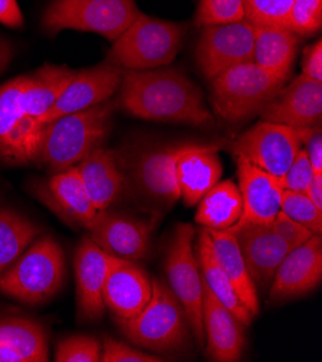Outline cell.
<instances>
[{"mask_svg":"<svg viewBox=\"0 0 322 362\" xmlns=\"http://www.w3.org/2000/svg\"><path fill=\"white\" fill-rule=\"evenodd\" d=\"M119 104L137 119L208 127L214 117L201 88L175 68L125 69Z\"/></svg>","mask_w":322,"mask_h":362,"instance_id":"1","label":"cell"},{"mask_svg":"<svg viewBox=\"0 0 322 362\" xmlns=\"http://www.w3.org/2000/svg\"><path fill=\"white\" fill-rule=\"evenodd\" d=\"M116 103L107 100L87 110L65 115L44 127L41 163L52 173L77 166L109 136Z\"/></svg>","mask_w":322,"mask_h":362,"instance_id":"2","label":"cell"},{"mask_svg":"<svg viewBox=\"0 0 322 362\" xmlns=\"http://www.w3.org/2000/svg\"><path fill=\"white\" fill-rule=\"evenodd\" d=\"M119 325L133 345L156 355L181 352L191 338L183 305L161 279H152V298L143 310Z\"/></svg>","mask_w":322,"mask_h":362,"instance_id":"3","label":"cell"},{"mask_svg":"<svg viewBox=\"0 0 322 362\" xmlns=\"http://www.w3.org/2000/svg\"><path fill=\"white\" fill-rule=\"evenodd\" d=\"M65 277L64 251L51 235L37 237L19 259L0 274V292L25 305L51 300Z\"/></svg>","mask_w":322,"mask_h":362,"instance_id":"4","label":"cell"},{"mask_svg":"<svg viewBox=\"0 0 322 362\" xmlns=\"http://www.w3.org/2000/svg\"><path fill=\"white\" fill-rule=\"evenodd\" d=\"M183 23L140 15L113 41L105 62L122 69L142 71L171 64L183 47Z\"/></svg>","mask_w":322,"mask_h":362,"instance_id":"5","label":"cell"},{"mask_svg":"<svg viewBox=\"0 0 322 362\" xmlns=\"http://www.w3.org/2000/svg\"><path fill=\"white\" fill-rule=\"evenodd\" d=\"M283 86L253 61L240 64L211 80V104L223 120L244 122L259 115Z\"/></svg>","mask_w":322,"mask_h":362,"instance_id":"6","label":"cell"},{"mask_svg":"<svg viewBox=\"0 0 322 362\" xmlns=\"http://www.w3.org/2000/svg\"><path fill=\"white\" fill-rule=\"evenodd\" d=\"M139 15L134 0H52L44 12L42 28L51 36L74 29L116 41Z\"/></svg>","mask_w":322,"mask_h":362,"instance_id":"7","label":"cell"},{"mask_svg":"<svg viewBox=\"0 0 322 362\" xmlns=\"http://www.w3.org/2000/svg\"><path fill=\"white\" fill-rule=\"evenodd\" d=\"M195 235L192 224L181 223L175 227L166 248L165 273L166 284L184 308L194 341L202 349V276L194 250Z\"/></svg>","mask_w":322,"mask_h":362,"instance_id":"8","label":"cell"},{"mask_svg":"<svg viewBox=\"0 0 322 362\" xmlns=\"http://www.w3.org/2000/svg\"><path fill=\"white\" fill-rule=\"evenodd\" d=\"M28 76L0 87V160L13 165H40L44 130L35 126L23 110L22 94Z\"/></svg>","mask_w":322,"mask_h":362,"instance_id":"9","label":"cell"},{"mask_svg":"<svg viewBox=\"0 0 322 362\" xmlns=\"http://www.w3.org/2000/svg\"><path fill=\"white\" fill-rule=\"evenodd\" d=\"M306 130L260 120L233 143L231 155L243 156L265 172L282 177L302 149Z\"/></svg>","mask_w":322,"mask_h":362,"instance_id":"10","label":"cell"},{"mask_svg":"<svg viewBox=\"0 0 322 362\" xmlns=\"http://www.w3.org/2000/svg\"><path fill=\"white\" fill-rule=\"evenodd\" d=\"M253 51L255 26L243 19L202 26L195 58L202 76L211 81L231 66L252 62Z\"/></svg>","mask_w":322,"mask_h":362,"instance_id":"11","label":"cell"},{"mask_svg":"<svg viewBox=\"0 0 322 362\" xmlns=\"http://www.w3.org/2000/svg\"><path fill=\"white\" fill-rule=\"evenodd\" d=\"M322 280V240L314 234L292 248L279 264L269 288V300L282 303L311 293Z\"/></svg>","mask_w":322,"mask_h":362,"instance_id":"12","label":"cell"},{"mask_svg":"<svg viewBox=\"0 0 322 362\" xmlns=\"http://www.w3.org/2000/svg\"><path fill=\"white\" fill-rule=\"evenodd\" d=\"M123 71L105 61L97 66L76 71L57 98L51 112L45 116L42 126L45 127L48 123L65 115L87 110L93 105L110 100L120 87Z\"/></svg>","mask_w":322,"mask_h":362,"instance_id":"13","label":"cell"},{"mask_svg":"<svg viewBox=\"0 0 322 362\" xmlns=\"http://www.w3.org/2000/svg\"><path fill=\"white\" fill-rule=\"evenodd\" d=\"M32 192L58 218L74 228L87 230L98 212L83 185L77 166L33 184Z\"/></svg>","mask_w":322,"mask_h":362,"instance_id":"14","label":"cell"},{"mask_svg":"<svg viewBox=\"0 0 322 362\" xmlns=\"http://www.w3.org/2000/svg\"><path fill=\"white\" fill-rule=\"evenodd\" d=\"M265 122H272L294 129H309L321 124L322 83L305 76L297 77L283 86L259 113Z\"/></svg>","mask_w":322,"mask_h":362,"instance_id":"15","label":"cell"},{"mask_svg":"<svg viewBox=\"0 0 322 362\" xmlns=\"http://www.w3.org/2000/svg\"><path fill=\"white\" fill-rule=\"evenodd\" d=\"M152 230L154 226L145 220L109 209L98 211L87 228L88 237L105 252L132 262L146 257Z\"/></svg>","mask_w":322,"mask_h":362,"instance_id":"16","label":"cell"},{"mask_svg":"<svg viewBox=\"0 0 322 362\" xmlns=\"http://www.w3.org/2000/svg\"><path fill=\"white\" fill-rule=\"evenodd\" d=\"M152 298V280L148 272L132 260L112 256L103 288V300L117 322L139 315Z\"/></svg>","mask_w":322,"mask_h":362,"instance_id":"17","label":"cell"},{"mask_svg":"<svg viewBox=\"0 0 322 362\" xmlns=\"http://www.w3.org/2000/svg\"><path fill=\"white\" fill-rule=\"evenodd\" d=\"M237 163L238 189L243 199V212L234 226L259 224L270 226L280 211L282 182L243 156H234Z\"/></svg>","mask_w":322,"mask_h":362,"instance_id":"18","label":"cell"},{"mask_svg":"<svg viewBox=\"0 0 322 362\" xmlns=\"http://www.w3.org/2000/svg\"><path fill=\"white\" fill-rule=\"evenodd\" d=\"M227 230L236 234L241 256L256 287L270 286L279 264L292 248L270 226L241 224Z\"/></svg>","mask_w":322,"mask_h":362,"instance_id":"19","label":"cell"},{"mask_svg":"<svg viewBox=\"0 0 322 362\" xmlns=\"http://www.w3.org/2000/svg\"><path fill=\"white\" fill-rule=\"evenodd\" d=\"M202 329L204 348L216 362H237L241 359L246 338L243 325L226 309L202 281Z\"/></svg>","mask_w":322,"mask_h":362,"instance_id":"20","label":"cell"},{"mask_svg":"<svg viewBox=\"0 0 322 362\" xmlns=\"http://www.w3.org/2000/svg\"><path fill=\"white\" fill-rule=\"evenodd\" d=\"M110 262L112 255L100 248L90 237L83 238L74 259L77 309L81 320H98L104 315L103 288Z\"/></svg>","mask_w":322,"mask_h":362,"instance_id":"21","label":"cell"},{"mask_svg":"<svg viewBox=\"0 0 322 362\" xmlns=\"http://www.w3.org/2000/svg\"><path fill=\"white\" fill-rule=\"evenodd\" d=\"M188 144H176L159 151L143 153L133 170L134 182L140 194L162 208H171L181 199L176 184V160L184 153Z\"/></svg>","mask_w":322,"mask_h":362,"instance_id":"22","label":"cell"},{"mask_svg":"<svg viewBox=\"0 0 322 362\" xmlns=\"http://www.w3.org/2000/svg\"><path fill=\"white\" fill-rule=\"evenodd\" d=\"M219 151V144L188 143L184 153L176 160V184L187 206H195L222 180L223 163Z\"/></svg>","mask_w":322,"mask_h":362,"instance_id":"23","label":"cell"},{"mask_svg":"<svg viewBox=\"0 0 322 362\" xmlns=\"http://www.w3.org/2000/svg\"><path fill=\"white\" fill-rule=\"evenodd\" d=\"M77 169L97 211L109 209L119 199L126 180L115 151L97 148L77 165Z\"/></svg>","mask_w":322,"mask_h":362,"instance_id":"24","label":"cell"},{"mask_svg":"<svg viewBox=\"0 0 322 362\" xmlns=\"http://www.w3.org/2000/svg\"><path fill=\"white\" fill-rule=\"evenodd\" d=\"M48 338L42 325L28 317L0 319V362H47Z\"/></svg>","mask_w":322,"mask_h":362,"instance_id":"25","label":"cell"},{"mask_svg":"<svg viewBox=\"0 0 322 362\" xmlns=\"http://www.w3.org/2000/svg\"><path fill=\"white\" fill-rule=\"evenodd\" d=\"M301 36L286 28L255 26L253 62L286 84L294 68Z\"/></svg>","mask_w":322,"mask_h":362,"instance_id":"26","label":"cell"},{"mask_svg":"<svg viewBox=\"0 0 322 362\" xmlns=\"http://www.w3.org/2000/svg\"><path fill=\"white\" fill-rule=\"evenodd\" d=\"M208 233L217 260L233 284L237 298L253 317L258 316L260 312L258 287L247 270L236 234L231 230H208Z\"/></svg>","mask_w":322,"mask_h":362,"instance_id":"27","label":"cell"},{"mask_svg":"<svg viewBox=\"0 0 322 362\" xmlns=\"http://www.w3.org/2000/svg\"><path fill=\"white\" fill-rule=\"evenodd\" d=\"M74 69L59 65H44L32 74L22 94L23 110L28 119L44 130L42 122L51 112L57 98L74 76Z\"/></svg>","mask_w":322,"mask_h":362,"instance_id":"28","label":"cell"},{"mask_svg":"<svg viewBox=\"0 0 322 362\" xmlns=\"http://www.w3.org/2000/svg\"><path fill=\"white\" fill-rule=\"evenodd\" d=\"M197 259L202 276V281L212 292V295L219 299V302L231 312V315L243 325V327H250L253 320L252 313H250L237 298L233 284L230 283L226 272L223 270L220 262L217 260L216 251H214L212 240L207 228H202L198 233L197 241Z\"/></svg>","mask_w":322,"mask_h":362,"instance_id":"29","label":"cell"},{"mask_svg":"<svg viewBox=\"0 0 322 362\" xmlns=\"http://www.w3.org/2000/svg\"><path fill=\"white\" fill-rule=\"evenodd\" d=\"M195 221L207 230H227L237 224L243 212V199L231 179L220 180L197 204Z\"/></svg>","mask_w":322,"mask_h":362,"instance_id":"30","label":"cell"},{"mask_svg":"<svg viewBox=\"0 0 322 362\" xmlns=\"http://www.w3.org/2000/svg\"><path fill=\"white\" fill-rule=\"evenodd\" d=\"M40 234V227L30 220L12 209L0 208V274L19 259Z\"/></svg>","mask_w":322,"mask_h":362,"instance_id":"31","label":"cell"},{"mask_svg":"<svg viewBox=\"0 0 322 362\" xmlns=\"http://www.w3.org/2000/svg\"><path fill=\"white\" fill-rule=\"evenodd\" d=\"M295 0H243L244 18L253 26L284 28Z\"/></svg>","mask_w":322,"mask_h":362,"instance_id":"32","label":"cell"},{"mask_svg":"<svg viewBox=\"0 0 322 362\" xmlns=\"http://www.w3.org/2000/svg\"><path fill=\"white\" fill-rule=\"evenodd\" d=\"M280 211L289 218L306 227L314 234L322 233V211H319L305 192L283 189Z\"/></svg>","mask_w":322,"mask_h":362,"instance_id":"33","label":"cell"},{"mask_svg":"<svg viewBox=\"0 0 322 362\" xmlns=\"http://www.w3.org/2000/svg\"><path fill=\"white\" fill-rule=\"evenodd\" d=\"M243 19H246L243 0H200L195 12V25L201 28Z\"/></svg>","mask_w":322,"mask_h":362,"instance_id":"34","label":"cell"},{"mask_svg":"<svg viewBox=\"0 0 322 362\" xmlns=\"http://www.w3.org/2000/svg\"><path fill=\"white\" fill-rule=\"evenodd\" d=\"M284 28L298 36H312L322 28V0H295Z\"/></svg>","mask_w":322,"mask_h":362,"instance_id":"35","label":"cell"},{"mask_svg":"<svg viewBox=\"0 0 322 362\" xmlns=\"http://www.w3.org/2000/svg\"><path fill=\"white\" fill-rule=\"evenodd\" d=\"M101 342L90 335H73L58 342L57 362H100Z\"/></svg>","mask_w":322,"mask_h":362,"instance_id":"36","label":"cell"},{"mask_svg":"<svg viewBox=\"0 0 322 362\" xmlns=\"http://www.w3.org/2000/svg\"><path fill=\"white\" fill-rule=\"evenodd\" d=\"M100 361L103 362H163L166 359L156 354H149V352L136 349L110 337H104L101 344Z\"/></svg>","mask_w":322,"mask_h":362,"instance_id":"37","label":"cell"},{"mask_svg":"<svg viewBox=\"0 0 322 362\" xmlns=\"http://www.w3.org/2000/svg\"><path fill=\"white\" fill-rule=\"evenodd\" d=\"M315 172L311 166L306 152L305 149H301L297 153L289 169L286 170V173L280 177L282 188L288 191H295V192H305L311 184Z\"/></svg>","mask_w":322,"mask_h":362,"instance_id":"38","label":"cell"},{"mask_svg":"<svg viewBox=\"0 0 322 362\" xmlns=\"http://www.w3.org/2000/svg\"><path fill=\"white\" fill-rule=\"evenodd\" d=\"M270 227L291 248L304 244L314 235L312 231H309L306 227L297 223L295 220L289 218V216L283 214L282 211H279V214L275 216Z\"/></svg>","mask_w":322,"mask_h":362,"instance_id":"39","label":"cell"},{"mask_svg":"<svg viewBox=\"0 0 322 362\" xmlns=\"http://www.w3.org/2000/svg\"><path fill=\"white\" fill-rule=\"evenodd\" d=\"M302 76L322 83V41L318 40L304 51Z\"/></svg>","mask_w":322,"mask_h":362,"instance_id":"40","label":"cell"},{"mask_svg":"<svg viewBox=\"0 0 322 362\" xmlns=\"http://www.w3.org/2000/svg\"><path fill=\"white\" fill-rule=\"evenodd\" d=\"M305 152L315 173H322V133L321 126L312 127L304 141Z\"/></svg>","mask_w":322,"mask_h":362,"instance_id":"41","label":"cell"},{"mask_svg":"<svg viewBox=\"0 0 322 362\" xmlns=\"http://www.w3.org/2000/svg\"><path fill=\"white\" fill-rule=\"evenodd\" d=\"M0 23L15 29L23 26V15L16 0H0Z\"/></svg>","mask_w":322,"mask_h":362,"instance_id":"42","label":"cell"},{"mask_svg":"<svg viewBox=\"0 0 322 362\" xmlns=\"http://www.w3.org/2000/svg\"><path fill=\"white\" fill-rule=\"evenodd\" d=\"M305 194L312 201V204L319 211H322V173H315L314 175Z\"/></svg>","mask_w":322,"mask_h":362,"instance_id":"43","label":"cell"},{"mask_svg":"<svg viewBox=\"0 0 322 362\" xmlns=\"http://www.w3.org/2000/svg\"><path fill=\"white\" fill-rule=\"evenodd\" d=\"M12 58H13V47L8 40L0 36V74H2L5 68L9 65Z\"/></svg>","mask_w":322,"mask_h":362,"instance_id":"44","label":"cell"}]
</instances>
